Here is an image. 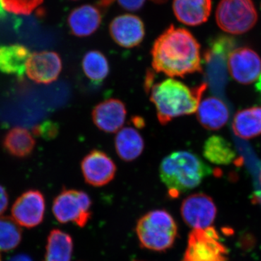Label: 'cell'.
Listing matches in <instances>:
<instances>
[{"label":"cell","mask_w":261,"mask_h":261,"mask_svg":"<svg viewBox=\"0 0 261 261\" xmlns=\"http://www.w3.org/2000/svg\"><path fill=\"white\" fill-rule=\"evenodd\" d=\"M257 18L252 0H221L216 12L218 25L225 32L233 35L251 30Z\"/></svg>","instance_id":"obj_5"},{"label":"cell","mask_w":261,"mask_h":261,"mask_svg":"<svg viewBox=\"0 0 261 261\" xmlns=\"http://www.w3.org/2000/svg\"><path fill=\"white\" fill-rule=\"evenodd\" d=\"M134 123L137 127H142L145 126V122L141 118H135L133 119Z\"/></svg>","instance_id":"obj_33"},{"label":"cell","mask_w":261,"mask_h":261,"mask_svg":"<svg viewBox=\"0 0 261 261\" xmlns=\"http://www.w3.org/2000/svg\"><path fill=\"white\" fill-rule=\"evenodd\" d=\"M181 261H228L227 249L213 226L192 229Z\"/></svg>","instance_id":"obj_6"},{"label":"cell","mask_w":261,"mask_h":261,"mask_svg":"<svg viewBox=\"0 0 261 261\" xmlns=\"http://www.w3.org/2000/svg\"><path fill=\"white\" fill-rule=\"evenodd\" d=\"M151 56L154 71L171 78L202 72L200 43L186 29L168 27L154 41Z\"/></svg>","instance_id":"obj_1"},{"label":"cell","mask_w":261,"mask_h":261,"mask_svg":"<svg viewBox=\"0 0 261 261\" xmlns=\"http://www.w3.org/2000/svg\"><path fill=\"white\" fill-rule=\"evenodd\" d=\"M92 200L86 192L63 189L54 200L53 212L62 224L73 223L84 227L91 217Z\"/></svg>","instance_id":"obj_7"},{"label":"cell","mask_w":261,"mask_h":261,"mask_svg":"<svg viewBox=\"0 0 261 261\" xmlns=\"http://www.w3.org/2000/svg\"><path fill=\"white\" fill-rule=\"evenodd\" d=\"M216 213L214 200L204 193L193 194L182 202V218L193 229L210 227L216 219Z\"/></svg>","instance_id":"obj_9"},{"label":"cell","mask_w":261,"mask_h":261,"mask_svg":"<svg viewBox=\"0 0 261 261\" xmlns=\"http://www.w3.org/2000/svg\"><path fill=\"white\" fill-rule=\"evenodd\" d=\"M70 32L79 37L93 34L102 23V13L98 7L84 5L75 8L68 18Z\"/></svg>","instance_id":"obj_15"},{"label":"cell","mask_w":261,"mask_h":261,"mask_svg":"<svg viewBox=\"0 0 261 261\" xmlns=\"http://www.w3.org/2000/svg\"><path fill=\"white\" fill-rule=\"evenodd\" d=\"M260 182H261V171H260Z\"/></svg>","instance_id":"obj_36"},{"label":"cell","mask_w":261,"mask_h":261,"mask_svg":"<svg viewBox=\"0 0 261 261\" xmlns=\"http://www.w3.org/2000/svg\"><path fill=\"white\" fill-rule=\"evenodd\" d=\"M231 126L234 135L243 140L261 135V107L254 106L238 111Z\"/></svg>","instance_id":"obj_20"},{"label":"cell","mask_w":261,"mask_h":261,"mask_svg":"<svg viewBox=\"0 0 261 261\" xmlns=\"http://www.w3.org/2000/svg\"><path fill=\"white\" fill-rule=\"evenodd\" d=\"M115 0H99L97 7L101 9H106L109 8L114 3Z\"/></svg>","instance_id":"obj_30"},{"label":"cell","mask_w":261,"mask_h":261,"mask_svg":"<svg viewBox=\"0 0 261 261\" xmlns=\"http://www.w3.org/2000/svg\"><path fill=\"white\" fill-rule=\"evenodd\" d=\"M8 261H33L30 257L23 254L20 255H17L15 256L12 257L10 260Z\"/></svg>","instance_id":"obj_31"},{"label":"cell","mask_w":261,"mask_h":261,"mask_svg":"<svg viewBox=\"0 0 261 261\" xmlns=\"http://www.w3.org/2000/svg\"><path fill=\"white\" fill-rule=\"evenodd\" d=\"M22 240L20 225L13 218L0 217V251L9 252L18 246Z\"/></svg>","instance_id":"obj_25"},{"label":"cell","mask_w":261,"mask_h":261,"mask_svg":"<svg viewBox=\"0 0 261 261\" xmlns=\"http://www.w3.org/2000/svg\"><path fill=\"white\" fill-rule=\"evenodd\" d=\"M115 148L122 161L132 162L143 152L145 141L136 128L124 127L118 130L115 137Z\"/></svg>","instance_id":"obj_18"},{"label":"cell","mask_w":261,"mask_h":261,"mask_svg":"<svg viewBox=\"0 0 261 261\" xmlns=\"http://www.w3.org/2000/svg\"><path fill=\"white\" fill-rule=\"evenodd\" d=\"M227 67L233 80L247 85L253 83L260 76L261 59L251 48H235L228 57Z\"/></svg>","instance_id":"obj_8"},{"label":"cell","mask_w":261,"mask_h":261,"mask_svg":"<svg viewBox=\"0 0 261 261\" xmlns=\"http://www.w3.org/2000/svg\"><path fill=\"white\" fill-rule=\"evenodd\" d=\"M5 12H6V9H5L4 0H0V18L5 16Z\"/></svg>","instance_id":"obj_32"},{"label":"cell","mask_w":261,"mask_h":261,"mask_svg":"<svg viewBox=\"0 0 261 261\" xmlns=\"http://www.w3.org/2000/svg\"><path fill=\"white\" fill-rule=\"evenodd\" d=\"M211 173L210 166L197 154L185 150L168 154L159 167L160 178L172 198L194 190Z\"/></svg>","instance_id":"obj_3"},{"label":"cell","mask_w":261,"mask_h":261,"mask_svg":"<svg viewBox=\"0 0 261 261\" xmlns=\"http://www.w3.org/2000/svg\"><path fill=\"white\" fill-rule=\"evenodd\" d=\"M0 261H1V256H0Z\"/></svg>","instance_id":"obj_37"},{"label":"cell","mask_w":261,"mask_h":261,"mask_svg":"<svg viewBox=\"0 0 261 261\" xmlns=\"http://www.w3.org/2000/svg\"><path fill=\"white\" fill-rule=\"evenodd\" d=\"M126 105L116 98L103 100L94 106L92 117L94 125L106 133H116L126 121Z\"/></svg>","instance_id":"obj_14"},{"label":"cell","mask_w":261,"mask_h":261,"mask_svg":"<svg viewBox=\"0 0 261 261\" xmlns=\"http://www.w3.org/2000/svg\"><path fill=\"white\" fill-rule=\"evenodd\" d=\"M153 1H155L156 3H163V2L166 1V0H153Z\"/></svg>","instance_id":"obj_35"},{"label":"cell","mask_w":261,"mask_h":261,"mask_svg":"<svg viewBox=\"0 0 261 261\" xmlns=\"http://www.w3.org/2000/svg\"><path fill=\"white\" fill-rule=\"evenodd\" d=\"M109 32L118 46L128 49L140 45L145 36V25L142 19L132 14L116 17L110 23Z\"/></svg>","instance_id":"obj_12"},{"label":"cell","mask_w":261,"mask_h":261,"mask_svg":"<svg viewBox=\"0 0 261 261\" xmlns=\"http://www.w3.org/2000/svg\"><path fill=\"white\" fill-rule=\"evenodd\" d=\"M173 11L178 21L196 27L205 23L212 10L211 0H173Z\"/></svg>","instance_id":"obj_16"},{"label":"cell","mask_w":261,"mask_h":261,"mask_svg":"<svg viewBox=\"0 0 261 261\" xmlns=\"http://www.w3.org/2000/svg\"><path fill=\"white\" fill-rule=\"evenodd\" d=\"M73 249V240L69 234L60 229L53 230L48 237L44 261H70Z\"/></svg>","instance_id":"obj_22"},{"label":"cell","mask_w":261,"mask_h":261,"mask_svg":"<svg viewBox=\"0 0 261 261\" xmlns=\"http://www.w3.org/2000/svg\"><path fill=\"white\" fill-rule=\"evenodd\" d=\"M123 9L128 11H137L145 5L146 0H117Z\"/></svg>","instance_id":"obj_28"},{"label":"cell","mask_w":261,"mask_h":261,"mask_svg":"<svg viewBox=\"0 0 261 261\" xmlns=\"http://www.w3.org/2000/svg\"><path fill=\"white\" fill-rule=\"evenodd\" d=\"M32 133L36 137H42L43 140H53L59 133V126L56 122L47 120L34 127Z\"/></svg>","instance_id":"obj_27"},{"label":"cell","mask_w":261,"mask_h":261,"mask_svg":"<svg viewBox=\"0 0 261 261\" xmlns=\"http://www.w3.org/2000/svg\"><path fill=\"white\" fill-rule=\"evenodd\" d=\"M142 247L163 252L171 248L177 236V225L171 215L164 210H155L142 216L136 227Z\"/></svg>","instance_id":"obj_4"},{"label":"cell","mask_w":261,"mask_h":261,"mask_svg":"<svg viewBox=\"0 0 261 261\" xmlns=\"http://www.w3.org/2000/svg\"><path fill=\"white\" fill-rule=\"evenodd\" d=\"M4 3L7 11L29 15L42 4L43 0H4Z\"/></svg>","instance_id":"obj_26"},{"label":"cell","mask_w":261,"mask_h":261,"mask_svg":"<svg viewBox=\"0 0 261 261\" xmlns=\"http://www.w3.org/2000/svg\"><path fill=\"white\" fill-rule=\"evenodd\" d=\"M255 87H256L257 92H260V94H261V75L259 76L258 82H257Z\"/></svg>","instance_id":"obj_34"},{"label":"cell","mask_w":261,"mask_h":261,"mask_svg":"<svg viewBox=\"0 0 261 261\" xmlns=\"http://www.w3.org/2000/svg\"><path fill=\"white\" fill-rule=\"evenodd\" d=\"M197 118L206 129L219 130L227 123L229 111L221 99L209 97L201 101L197 110Z\"/></svg>","instance_id":"obj_17"},{"label":"cell","mask_w":261,"mask_h":261,"mask_svg":"<svg viewBox=\"0 0 261 261\" xmlns=\"http://www.w3.org/2000/svg\"><path fill=\"white\" fill-rule=\"evenodd\" d=\"M9 203V197L5 187L0 185V215H3L7 210Z\"/></svg>","instance_id":"obj_29"},{"label":"cell","mask_w":261,"mask_h":261,"mask_svg":"<svg viewBox=\"0 0 261 261\" xmlns=\"http://www.w3.org/2000/svg\"><path fill=\"white\" fill-rule=\"evenodd\" d=\"M45 213V200L42 192L28 190L15 200L12 207L13 219L20 226L34 228L42 222Z\"/></svg>","instance_id":"obj_11"},{"label":"cell","mask_w":261,"mask_h":261,"mask_svg":"<svg viewBox=\"0 0 261 261\" xmlns=\"http://www.w3.org/2000/svg\"><path fill=\"white\" fill-rule=\"evenodd\" d=\"M207 87L206 82L190 87L180 81L169 78L159 83L153 82L145 91L156 108L160 123L166 125L178 117L195 113Z\"/></svg>","instance_id":"obj_2"},{"label":"cell","mask_w":261,"mask_h":261,"mask_svg":"<svg viewBox=\"0 0 261 261\" xmlns=\"http://www.w3.org/2000/svg\"><path fill=\"white\" fill-rule=\"evenodd\" d=\"M82 65L84 74L93 83H102L109 75V62L100 51L91 50L86 53Z\"/></svg>","instance_id":"obj_24"},{"label":"cell","mask_w":261,"mask_h":261,"mask_svg":"<svg viewBox=\"0 0 261 261\" xmlns=\"http://www.w3.org/2000/svg\"><path fill=\"white\" fill-rule=\"evenodd\" d=\"M73 1H77V0H73Z\"/></svg>","instance_id":"obj_38"},{"label":"cell","mask_w":261,"mask_h":261,"mask_svg":"<svg viewBox=\"0 0 261 261\" xmlns=\"http://www.w3.org/2000/svg\"><path fill=\"white\" fill-rule=\"evenodd\" d=\"M62 70L61 57L54 51H41L31 54L25 73L29 78L39 84H50L58 80Z\"/></svg>","instance_id":"obj_13"},{"label":"cell","mask_w":261,"mask_h":261,"mask_svg":"<svg viewBox=\"0 0 261 261\" xmlns=\"http://www.w3.org/2000/svg\"><path fill=\"white\" fill-rule=\"evenodd\" d=\"M203 156L207 161L216 165L230 164L236 158L232 145L222 137L214 135L205 141Z\"/></svg>","instance_id":"obj_23"},{"label":"cell","mask_w":261,"mask_h":261,"mask_svg":"<svg viewBox=\"0 0 261 261\" xmlns=\"http://www.w3.org/2000/svg\"><path fill=\"white\" fill-rule=\"evenodd\" d=\"M31 56L28 48L21 44L0 47V71L21 78L25 71V65Z\"/></svg>","instance_id":"obj_19"},{"label":"cell","mask_w":261,"mask_h":261,"mask_svg":"<svg viewBox=\"0 0 261 261\" xmlns=\"http://www.w3.org/2000/svg\"><path fill=\"white\" fill-rule=\"evenodd\" d=\"M36 141L27 128L15 127L6 134L3 140L5 150L13 157L24 159L34 151Z\"/></svg>","instance_id":"obj_21"},{"label":"cell","mask_w":261,"mask_h":261,"mask_svg":"<svg viewBox=\"0 0 261 261\" xmlns=\"http://www.w3.org/2000/svg\"><path fill=\"white\" fill-rule=\"evenodd\" d=\"M84 180L93 187H102L113 181L117 166L113 159L99 149H93L81 163Z\"/></svg>","instance_id":"obj_10"}]
</instances>
